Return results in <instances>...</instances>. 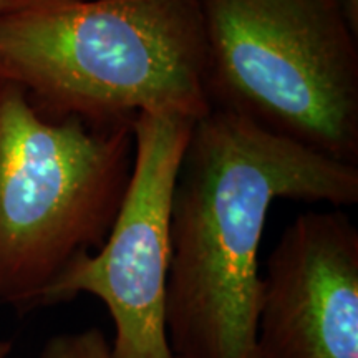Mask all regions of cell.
<instances>
[{"instance_id":"obj_1","label":"cell","mask_w":358,"mask_h":358,"mask_svg":"<svg viewBox=\"0 0 358 358\" xmlns=\"http://www.w3.org/2000/svg\"><path fill=\"white\" fill-rule=\"evenodd\" d=\"M275 199L358 203V166L229 111L196 120L176 178L164 325L176 358H267L259 249Z\"/></svg>"},{"instance_id":"obj_2","label":"cell","mask_w":358,"mask_h":358,"mask_svg":"<svg viewBox=\"0 0 358 358\" xmlns=\"http://www.w3.org/2000/svg\"><path fill=\"white\" fill-rule=\"evenodd\" d=\"M0 80L57 118L192 122L211 110L198 0H25L0 15Z\"/></svg>"},{"instance_id":"obj_3","label":"cell","mask_w":358,"mask_h":358,"mask_svg":"<svg viewBox=\"0 0 358 358\" xmlns=\"http://www.w3.org/2000/svg\"><path fill=\"white\" fill-rule=\"evenodd\" d=\"M134 163L133 123L47 118L0 80V303H43L105 244Z\"/></svg>"},{"instance_id":"obj_4","label":"cell","mask_w":358,"mask_h":358,"mask_svg":"<svg viewBox=\"0 0 358 358\" xmlns=\"http://www.w3.org/2000/svg\"><path fill=\"white\" fill-rule=\"evenodd\" d=\"M211 108L358 166V35L338 0H198Z\"/></svg>"},{"instance_id":"obj_5","label":"cell","mask_w":358,"mask_h":358,"mask_svg":"<svg viewBox=\"0 0 358 358\" xmlns=\"http://www.w3.org/2000/svg\"><path fill=\"white\" fill-rule=\"evenodd\" d=\"M192 124L178 115L134 120L133 173L110 236L45 294L43 303L70 301L80 294L100 299L115 327L110 358H176L164 325L169 221Z\"/></svg>"},{"instance_id":"obj_6","label":"cell","mask_w":358,"mask_h":358,"mask_svg":"<svg viewBox=\"0 0 358 358\" xmlns=\"http://www.w3.org/2000/svg\"><path fill=\"white\" fill-rule=\"evenodd\" d=\"M267 358H358V229L338 208L297 216L262 275Z\"/></svg>"},{"instance_id":"obj_7","label":"cell","mask_w":358,"mask_h":358,"mask_svg":"<svg viewBox=\"0 0 358 358\" xmlns=\"http://www.w3.org/2000/svg\"><path fill=\"white\" fill-rule=\"evenodd\" d=\"M40 358H110L108 338L95 327L62 334L45 343Z\"/></svg>"},{"instance_id":"obj_8","label":"cell","mask_w":358,"mask_h":358,"mask_svg":"<svg viewBox=\"0 0 358 358\" xmlns=\"http://www.w3.org/2000/svg\"><path fill=\"white\" fill-rule=\"evenodd\" d=\"M350 29L358 35V0H338Z\"/></svg>"},{"instance_id":"obj_9","label":"cell","mask_w":358,"mask_h":358,"mask_svg":"<svg viewBox=\"0 0 358 358\" xmlns=\"http://www.w3.org/2000/svg\"><path fill=\"white\" fill-rule=\"evenodd\" d=\"M25 0H0V15L13 10L15 7H19L20 3H24Z\"/></svg>"},{"instance_id":"obj_10","label":"cell","mask_w":358,"mask_h":358,"mask_svg":"<svg viewBox=\"0 0 358 358\" xmlns=\"http://www.w3.org/2000/svg\"><path fill=\"white\" fill-rule=\"evenodd\" d=\"M8 345H6V343H0V358H8Z\"/></svg>"}]
</instances>
